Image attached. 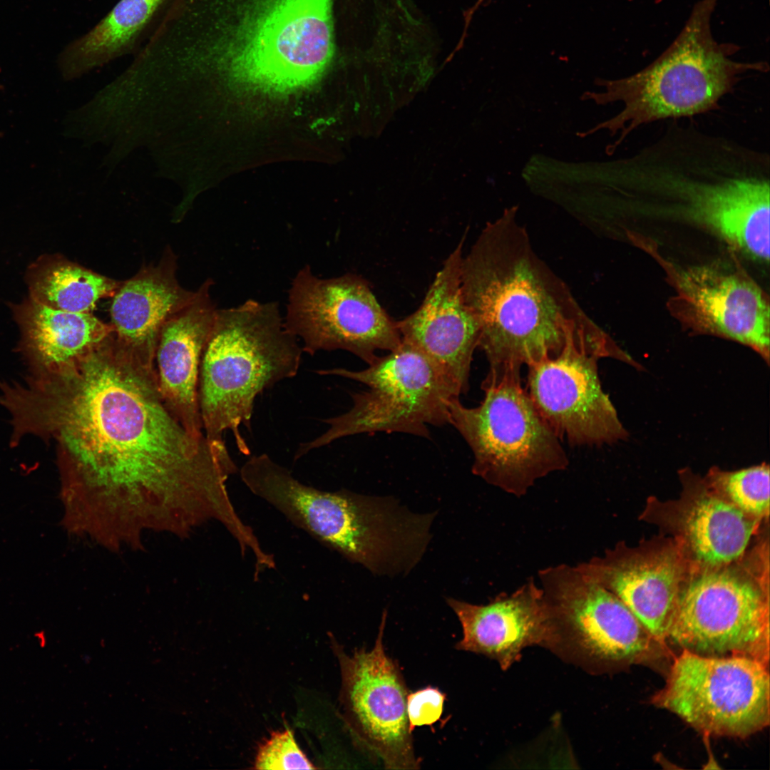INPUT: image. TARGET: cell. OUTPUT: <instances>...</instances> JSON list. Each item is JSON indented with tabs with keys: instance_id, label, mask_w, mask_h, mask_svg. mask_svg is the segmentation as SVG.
<instances>
[{
	"instance_id": "obj_3",
	"label": "cell",
	"mask_w": 770,
	"mask_h": 770,
	"mask_svg": "<svg viewBox=\"0 0 770 770\" xmlns=\"http://www.w3.org/2000/svg\"><path fill=\"white\" fill-rule=\"evenodd\" d=\"M299 342L277 302L250 299L217 309L199 372L198 404L206 437L223 441L229 431L239 451L250 454L240 426L250 428L257 395L296 376L304 352Z\"/></svg>"
},
{
	"instance_id": "obj_5",
	"label": "cell",
	"mask_w": 770,
	"mask_h": 770,
	"mask_svg": "<svg viewBox=\"0 0 770 770\" xmlns=\"http://www.w3.org/2000/svg\"><path fill=\"white\" fill-rule=\"evenodd\" d=\"M367 368L319 370L366 386L351 394L352 407L326 419L328 429L299 446L298 459L313 449L345 436L376 432H399L429 438L428 426L450 423L449 406L461 394L456 387L423 351L401 339V344Z\"/></svg>"
},
{
	"instance_id": "obj_9",
	"label": "cell",
	"mask_w": 770,
	"mask_h": 770,
	"mask_svg": "<svg viewBox=\"0 0 770 770\" xmlns=\"http://www.w3.org/2000/svg\"><path fill=\"white\" fill-rule=\"evenodd\" d=\"M769 697L768 667L761 662L683 650L652 702L704 734L746 737L769 724Z\"/></svg>"
},
{
	"instance_id": "obj_20",
	"label": "cell",
	"mask_w": 770,
	"mask_h": 770,
	"mask_svg": "<svg viewBox=\"0 0 770 770\" xmlns=\"http://www.w3.org/2000/svg\"><path fill=\"white\" fill-rule=\"evenodd\" d=\"M176 267V257L168 248L158 265L143 267L122 281L113 297L111 325L117 346L149 368L155 369V351L164 324L196 293L180 286Z\"/></svg>"
},
{
	"instance_id": "obj_6",
	"label": "cell",
	"mask_w": 770,
	"mask_h": 770,
	"mask_svg": "<svg viewBox=\"0 0 770 770\" xmlns=\"http://www.w3.org/2000/svg\"><path fill=\"white\" fill-rule=\"evenodd\" d=\"M334 53L332 0H269L222 63L237 87L284 96L316 83Z\"/></svg>"
},
{
	"instance_id": "obj_13",
	"label": "cell",
	"mask_w": 770,
	"mask_h": 770,
	"mask_svg": "<svg viewBox=\"0 0 770 770\" xmlns=\"http://www.w3.org/2000/svg\"><path fill=\"white\" fill-rule=\"evenodd\" d=\"M384 612L371 650L347 654L332 640L341 669L340 700L344 720L361 747L388 769H416L406 712L408 689L397 664L385 652Z\"/></svg>"
},
{
	"instance_id": "obj_1",
	"label": "cell",
	"mask_w": 770,
	"mask_h": 770,
	"mask_svg": "<svg viewBox=\"0 0 770 770\" xmlns=\"http://www.w3.org/2000/svg\"><path fill=\"white\" fill-rule=\"evenodd\" d=\"M25 432L57 445L61 524L112 551L142 549L147 530L187 537L238 518L226 488L237 467L223 441L192 436L165 405L155 369L113 334L76 364L29 386Z\"/></svg>"
},
{
	"instance_id": "obj_7",
	"label": "cell",
	"mask_w": 770,
	"mask_h": 770,
	"mask_svg": "<svg viewBox=\"0 0 770 770\" xmlns=\"http://www.w3.org/2000/svg\"><path fill=\"white\" fill-rule=\"evenodd\" d=\"M475 407L459 398L449 406L450 423L473 454L472 472L517 497L535 482L569 463L560 439L540 416L521 381H504L482 389Z\"/></svg>"
},
{
	"instance_id": "obj_17",
	"label": "cell",
	"mask_w": 770,
	"mask_h": 770,
	"mask_svg": "<svg viewBox=\"0 0 770 770\" xmlns=\"http://www.w3.org/2000/svg\"><path fill=\"white\" fill-rule=\"evenodd\" d=\"M457 615L463 637L458 650L483 654L502 669L519 659L523 649H551L553 630L543 590L533 578L510 593L501 592L486 605L446 597Z\"/></svg>"
},
{
	"instance_id": "obj_14",
	"label": "cell",
	"mask_w": 770,
	"mask_h": 770,
	"mask_svg": "<svg viewBox=\"0 0 770 770\" xmlns=\"http://www.w3.org/2000/svg\"><path fill=\"white\" fill-rule=\"evenodd\" d=\"M590 345L570 341L558 355L528 366L525 389L555 435L572 446H600L627 439L628 432L604 391Z\"/></svg>"
},
{
	"instance_id": "obj_4",
	"label": "cell",
	"mask_w": 770,
	"mask_h": 770,
	"mask_svg": "<svg viewBox=\"0 0 770 770\" xmlns=\"http://www.w3.org/2000/svg\"><path fill=\"white\" fill-rule=\"evenodd\" d=\"M718 1H699L679 34L657 58L629 77L607 83L600 101L625 105L602 125L614 133L621 130L618 143L642 125L717 108L742 74L769 70L766 63L734 61L731 56L738 46L714 38L711 17Z\"/></svg>"
},
{
	"instance_id": "obj_22",
	"label": "cell",
	"mask_w": 770,
	"mask_h": 770,
	"mask_svg": "<svg viewBox=\"0 0 770 770\" xmlns=\"http://www.w3.org/2000/svg\"><path fill=\"white\" fill-rule=\"evenodd\" d=\"M684 512L682 528L694 558L721 568L744 553L755 521L728 499L701 488Z\"/></svg>"
},
{
	"instance_id": "obj_15",
	"label": "cell",
	"mask_w": 770,
	"mask_h": 770,
	"mask_svg": "<svg viewBox=\"0 0 770 770\" xmlns=\"http://www.w3.org/2000/svg\"><path fill=\"white\" fill-rule=\"evenodd\" d=\"M466 236L444 261L419 307L396 322L401 339L429 357L461 394L468 391L471 364L480 338L478 324L461 287Z\"/></svg>"
},
{
	"instance_id": "obj_12",
	"label": "cell",
	"mask_w": 770,
	"mask_h": 770,
	"mask_svg": "<svg viewBox=\"0 0 770 770\" xmlns=\"http://www.w3.org/2000/svg\"><path fill=\"white\" fill-rule=\"evenodd\" d=\"M769 627L768 600L759 585L717 568L681 589L667 638L699 655L747 657L768 667Z\"/></svg>"
},
{
	"instance_id": "obj_26",
	"label": "cell",
	"mask_w": 770,
	"mask_h": 770,
	"mask_svg": "<svg viewBox=\"0 0 770 770\" xmlns=\"http://www.w3.org/2000/svg\"><path fill=\"white\" fill-rule=\"evenodd\" d=\"M254 765L256 769H316L300 749L292 732L288 729L272 732L260 746Z\"/></svg>"
},
{
	"instance_id": "obj_27",
	"label": "cell",
	"mask_w": 770,
	"mask_h": 770,
	"mask_svg": "<svg viewBox=\"0 0 770 770\" xmlns=\"http://www.w3.org/2000/svg\"><path fill=\"white\" fill-rule=\"evenodd\" d=\"M445 698L438 689L430 686L408 694L406 712L410 730L436 722L442 714Z\"/></svg>"
},
{
	"instance_id": "obj_28",
	"label": "cell",
	"mask_w": 770,
	"mask_h": 770,
	"mask_svg": "<svg viewBox=\"0 0 770 770\" xmlns=\"http://www.w3.org/2000/svg\"><path fill=\"white\" fill-rule=\"evenodd\" d=\"M6 384H7V383H6ZM5 384H6L4 383V384H3V385H2V384H1V385H0V388H1V391H2V388H3L2 386H4ZM1 393H2V392H1ZM0 396H1V395H0Z\"/></svg>"
},
{
	"instance_id": "obj_16",
	"label": "cell",
	"mask_w": 770,
	"mask_h": 770,
	"mask_svg": "<svg viewBox=\"0 0 770 770\" xmlns=\"http://www.w3.org/2000/svg\"><path fill=\"white\" fill-rule=\"evenodd\" d=\"M680 178L667 182L678 200V212L704 228L735 251L753 260L769 261V183L752 175L725 177L711 182Z\"/></svg>"
},
{
	"instance_id": "obj_18",
	"label": "cell",
	"mask_w": 770,
	"mask_h": 770,
	"mask_svg": "<svg viewBox=\"0 0 770 770\" xmlns=\"http://www.w3.org/2000/svg\"><path fill=\"white\" fill-rule=\"evenodd\" d=\"M212 285L211 279L205 281L192 299L166 321L155 357L163 400L196 438L205 435L198 404L200 361L218 309L210 297Z\"/></svg>"
},
{
	"instance_id": "obj_23",
	"label": "cell",
	"mask_w": 770,
	"mask_h": 770,
	"mask_svg": "<svg viewBox=\"0 0 770 770\" xmlns=\"http://www.w3.org/2000/svg\"><path fill=\"white\" fill-rule=\"evenodd\" d=\"M165 1L120 0L94 28L62 52L58 66L63 78H77L129 51Z\"/></svg>"
},
{
	"instance_id": "obj_11",
	"label": "cell",
	"mask_w": 770,
	"mask_h": 770,
	"mask_svg": "<svg viewBox=\"0 0 770 770\" xmlns=\"http://www.w3.org/2000/svg\"><path fill=\"white\" fill-rule=\"evenodd\" d=\"M284 322L311 355L342 349L369 365L378 351H391L401 342L396 322L364 278L354 274L321 278L308 265L292 281Z\"/></svg>"
},
{
	"instance_id": "obj_2",
	"label": "cell",
	"mask_w": 770,
	"mask_h": 770,
	"mask_svg": "<svg viewBox=\"0 0 770 770\" xmlns=\"http://www.w3.org/2000/svg\"><path fill=\"white\" fill-rule=\"evenodd\" d=\"M516 212L506 209L488 222L461 265V292L488 363L482 389L521 381L524 365L558 355L571 340L610 338L538 255Z\"/></svg>"
},
{
	"instance_id": "obj_25",
	"label": "cell",
	"mask_w": 770,
	"mask_h": 770,
	"mask_svg": "<svg viewBox=\"0 0 770 770\" xmlns=\"http://www.w3.org/2000/svg\"><path fill=\"white\" fill-rule=\"evenodd\" d=\"M712 487L751 516L768 515L769 510V467L766 463L734 471L713 468L709 474Z\"/></svg>"
},
{
	"instance_id": "obj_8",
	"label": "cell",
	"mask_w": 770,
	"mask_h": 770,
	"mask_svg": "<svg viewBox=\"0 0 770 770\" xmlns=\"http://www.w3.org/2000/svg\"><path fill=\"white\" fill-rule=\"evenodd\" d=\"M553 630L552 649L590 669L635 662L658 642L613 593L560 564L538 575Z\"/></svg>"
},
{
	"instance_id": "obj_21",
	"label": "cell",
	"mask_w": 770,
	"mask_h": 770,
	"mask_svg": "<svg viewBox=\"0 0 770 770\" xmlns=\"http://www.w3.org/2000/svg\"><path fill=\"white\" fill-rule=\"evenodd\" d=\"M21 349L29 379H42L76 364L113 332L92 313L55 309L31 299L18 309Z\"/></svg>"
},
{
	"instance_id": "obj_19",
	"label": "cell",
	"mask_w": 770,
	"mask_h": 770,
	"mask_svg": "<svg viewBox=\"0 0 770 770\" xmlns=\"http://www.w3.org/2000/svg\"><path fill=\"white\" fill-rule=\"evenodd\" d=\"M575 566L617 596L663 645L681 590L682 569L672 553L639 555L618 548Z\"/></svg>"
},
{
	"instance_id": "obj_24",
	"label": "cell",
	"mask_w": 770,
	"mask_h": 770,
	"mask_svg": "<svg viewBox=\"0 0 770 770\" xmlns=\"http://www.w3.org/2000/svg\"><path fill=\"white\" fill-rule=\"evenodd\" d=\"M122 281L108 277L64 259L39 269L31 281V299L48 307L91 313L97 302L113 297Z\"/></svg>"
},
{
	"instance_id": "obj_10",
	"label": "cell",
	"mask_w": 770,
	"mask_h": 770,
	"mask_svg": "<svg viewBox=\"0 0 770 770\" xmlns=\"http://www.w3.org/2000/svg\"><path fill=\"white\" fill-rule=\"evenodd\" d=\"M628 236L664 271L674 289L668 309L686 330L744 344L769 365V298L736 261L684 267L665 258L650 239Z\"/></svg>"
}]
</instances>
